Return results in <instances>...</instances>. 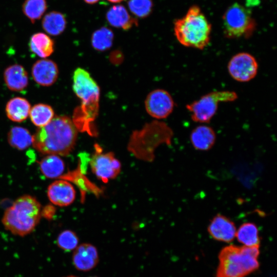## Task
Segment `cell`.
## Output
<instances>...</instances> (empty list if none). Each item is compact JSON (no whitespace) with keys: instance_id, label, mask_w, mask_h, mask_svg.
Wrapping results in <instances>:
<instances>
[{"instance_id":"1","label":"cell","mask_w":277,"mask_h":277,"mask_svg":"<svg viewBox=\"0 0 277 277\" xmlns=\"http://www.w3.org/2000/svg\"><path fill=\"white\" fill-rule=\"evenodd\" d=\"M77 130L66 116H55L46 126L38 127L32 135V145L43 154L68 155L73 149Z\"/></svg>"},{"instance_id":"2","label":"cell","mask_w":277,"mask_h":277,"mask_svg":"<svg viewBox=\"0 0 277 277\" xmlns=\"http://www.w3.org/2000/svg\"><path fill=\"white\" fill-rule=\"evenodd\" d=\"M174 32L182 45L203 50L210 42L211 25L200 8L194 5L175 21Z\"/></svg>"},{"instance_id":"3","label":"cell","mask_w":277,"mask_h":277,"mask_svg":"<svg viewBox=\"0 0 277 277\" xmlns=\"http://www.w3.org/2000/svg\"><path fill=\"white\" fill-rule=\"evenodd\" d=\"M42 216V207L33 196L25 195L16 200L5 211L2 223L12 234L24 236L38 224Z\"/></svg>"},{"instance_id":"4","label":"cell","mask_w":277,"mask_h":277,"mask_svg":"<svg viewBox=\"0 0 277 277\" xmlns=\"http://www.w3.org/2000/svg\"><path fill=\"white\" fill-rule=\"evenodd\" d=\"M258 246L229 245L221 250L216 277H245L259 267Z\"/></svg>"},{"instance_id":"5","label":"cell","mask_w":277,"mask_h":277,"mask_svg":"<svg viewBox=\"0 0 277 277\" xmlns=\"http://www.w3.org/2000/svg\"><path fill=\"white\" fill-rule=\"evenodd\" d=\"M172 136L173 131L166 124L154 121L133 132L128 148L137 158L152 161L155 149L161 144L169 145Z\"/></svg>"},{"instance_id":"6","label":"cell","mask_w":277,"mask_h":277,"mask_svg":"<svg viewBox=\"0 0 277 277\" xmlns=\"http://www.w3.org/2000/svg\"><path fill=\"white\" fill-rule=\"evenodd\" d=\"M73 90L81 100L77 109L82 114L95 117L98 114L100 88L96 82L86 70L77 68L73 75Z\"/></svg>"},{"instance_id":"7","label":"cell","mask_w":277,"mask_h":277,"mask_svg":"<svg viewBox=\"0 0 277 277\" xmlns=\"http://www.w3.org/2000/svg\"><path fill=\"white\" fill-rule=\"evenodd\" d=\"M222 19L224 35L229 39L249 38L256 26L251 11L238 3L227 8Z\"/></svg>"},{"instance_id":"8","label":"cell","mask_w":277,"mask_h":277,"mask_svg":"<svg viewBox=\"0 0 277 277\" xmlns=\"http://www.w3.org/2000/svg\"><path fill=\"white\" fill-rule=\"evenodd\" d=\"M238 97V95L235 91H214L187 104L186 107L194 122L207 124L210 122L216 113L220 103L233 102Z\"/></svg>"},{"instance_id":"9","label":"cell","mask_w":277,"mask_h":277,"mask_svg":"<svg viewBox=\"0 0 277 277\" xmlns=\"http://www.w3.org/2000/svg\"><path fill=\"white\" fill-rule=\"evenodd\" d=\"M92 172L104 183L115 178L121 170L120 162L113 152H103L102 147L94 145V152L90 160Z\"/></svg>"},{"instance_id":"10","label":"cell","mask_w":277,"mask_h":277,"mask_svg":"<svg viewBox=\"0 0 277 277\" xmlns=\"http://www.w3.org/2000/svg\"><path fill=\"white\" fill-rule=\"evenodd\" d=\"M227 69L233 79L240 82H247L256 75L259 65L252 55L243 52L235 54L230 58Z\"/></svg>"},{"instance_id":"11","label":"cell","mask_w":277,"mask_h":277,"mask_svg":"<svg viewBox=\"0 0 277 277\" xmlns=\"http://www.w3.org/2000/svg\"><path fill=\"white\" fill-rule=\"evenodd\" d=\"M145 105L146 111L150 115L157 119H163L172 112L174 102L168 91L158 89L148 94Z\"/></svg>"},{"instance_id":"12","label":"cell","mask_w":277,"mask_h":277,"mask_svg":"<svg viewBox=\"0 0 277 277\" xmlns=\"http://www.w3.org/2000/svg\"><path fill=\"white\" fill-rule=\"evenodd\" d=\"M207 230L213 239L228 243L234 239L236 228L234 223L230 219L217 213L210 221Z\"/></svg>"},{"instance_id":"13","label":"cell","mask_w":277,"mask_h":277,"mask_svg":"<svg viewBox=\"0 0 277 277\" xmlns=\"http://www.w3.org/2000/svg\"><path fill=\"white\" fill-rule=\"evenodd\" d=\"M47 195L54 205L67 206L75 200V190L69 182L64 180H57L48 186Z\"/></svg>"},{"instance_id":"14","label":"cell","mask_w":277,"mask_h":277,"mask_svg":"<svg viewBox=\"0 0 277 277\" xmlns=\"http://www.w3.org/2000/svg\"><path fill=\"white\" fill-rule=\"evenodd\" d=\"M99 261L98 251L96 247L89 243L77 246L72 255V263L76 269L83 271L94 268Z\"/></svg>"},{"instance_id":"15","label":"cell","mask_w":277,"mask_h":277,"mask_svg":"<svg viewBox=\"0 0 277 277\" xmlns=\"http://www.w3.org/2000/svg\"><path fill=\"white\" fill-rule=\"evenodd\" d=\"M32 75L34 81L43 86H50L56 81L58 69L56 64L49 59L37 61L33 65Z\"/></svg>"},{"instance_id":"16","label":"cell","mask_w":277,"mask_h":277,"mask_svg":"<svg viewBox=\"0 0 277 277\" xmlns=\"http://www.w3.org/2000/svg\"><path fill=\"white\" fill-rule=\"evenodd\" d=\"M216 134L213 129L206 125L196 126L191 132L190 140L193 147L199 151L211 149L216 141Z\"/></svg>"},{"instance_id":"17","label":"cell","mask_w":277,"mask_h":277,"mask_svg":"<svg viewBox=\"0 0 277 277\" xmlns=\"http://www.w3.org/2000/svg\"><path fill=\"white\" fill-rule=\"evenodd\" d=\"M4 79L8 88L13 91H21L28 85V73L19 64L7 67L4 72Z\"/></svg>"},{"instance_id":"18","label":"cell","mask_w":277,"mask_h":277,"mask_svg":"<svg viewBox=\"0 0 277 277\" xmlns=\"http://www.w3.org/2000/svg\"><path fill=\"white\" fill-rule=\"evenodd\" d=\"M106 19L112 26L124 30H128L137 24V20L122 5H115L110 8L107 12Z\"/></svg>"},{"instance_id":"19","label":"cell","mask_w":277,"mask_h":277,"mask_svg":"<svg viewBox=\"0 0 277 277\" xmlns=\"http://www.w3.org/2000/svg\"><path fill=\"white\" fill-rule=\"evenodd\" d=\"M30 109V104L27 100L15 97L7 102L5 110L7 117L11 121L20 123L29 116Z\"/></svg>"},{"instance_id":"20","label":"cell","mask_w":277,"mask_h":277,"mask_svg":"<svg viewBox=\"0 0 277 277\" xmlns=\"http://www.w3.org/2000/svg\"><path fill=\"white\" fill-rule=\"evenodd\" d=\"M42 26L47 34L57 36L65 31L67 26L66 18L61 12L50 11L43 16Z\"/></svg>"},{"instance_id":"21","label":"cell","mask_w":277,"mask_h":277,"mask_svg":"<svg viewBox=\"0 0 277 277\" xmlns=\"http://www.w3.org/2000/svg\"><path fill=\"white\" fill-rule=\"evenodd\" d=\"M29 45L31 51L42 58L49 56L54 51L53 40L43 32L33 34L30 37Z\"/></svg>"},{"instance_id":"22","label":"cell","mask_w":277,"mask_h":277,"mask_svg":"<svg viewBox=\"0 0 277 277\" xmlns=\"http://www.w3.org/2000/svg\"><path fill=\"white\" fill-rule=\"evenodd\" d=\"M60 179L71 182L74 183L80 189L82 194V199L84 200L86 192H91L95 194L99 195L101 193V190L92 183L83 174L78 168L72 171H69L67 174L62 175Z\"/></svg>"},{"instance_id":"23","label":"cell","mask_w":277,"mask_h":277,"mask_svg":"<svg viewBox=\"0 0 277 277\" xmlns=\"http://www.w3.org/2000/svg\"><path fill=\"white\" fill-rule=\"evenodd\" d=\"M39 165L42 173L49 179L60 178L65 169L62 159L54 154L48 155L44 157L39 162Z\"/></svg>"},{"instance_id":"24","label":"cell","mask_w":277,"mask_h":277,"mask_svg":"<svg viewBox=\"0 0 277 277\" xmlns=\"http://www.w3.org/2000/svg\"><path fill=\"white\" fill-rule=\"evenodd\" d=\"M238 241L247 247H260V238L256 225L252 222L242 224L236 230Z\"/></svg>"},{"instance_id":"25","label":"cell","mask_w":277,"mask_h":277,"mask_svg":"<svg viewBox=\"0 0 277 277\" xmlns=\"http://www.w3.org/2000/svg\"><path fill=\"white\" fill-rule=\"evenodd\" d=\"M7 139L10 146L18 150H23L32 144V135L28 129L15 126L9 131Z\"/></svg>"},{"instance_id":"26","label":"cell","mask_w":277,"mask_h":277,"mask_svg":"<svg viewBox=\"0 0 277 277\" xmlns=\"http://www.w3.org/2000/svg\"><path fill=\"white\" fill-rule=\"evenodd\" d=\"M47 0H25L22 6L24 15L32 23L41 19L47 9Z\"/></svg>"},{"instance_id":"27","label":"cell","mask_w":277,"mask_h":277,"mask_svg":"<svg viewBox=\"0 0 277 277\" xmlns=\"http://www.w3.org/2000/svg\"><path fill=\"white\" fill-rule=\"evenodd\" d=\"M29 115L33 124L42 127L47 125L54 117V112L49 105L39 103L34 105L30 109Z\"/></svg>"},{"instance_id":"28","label":"cell","mask_w":277,"mask_h":277,"mask_svg":"<svg viewBox=\"0 0 277 277\" xmlns=\"http://www.w3.org/2000/svg\"><path fill=\"white\" fill-rule=\"evenodd\" d=\"M114 34L111 29L103 27L95 30L91 37V44L94 49L98 51H104L112 45Z\"/></svg>"},{"instance_id":"29","label":"cell","mask_w":277,"mask_h":277,"mask_svg":"<svg viewBox=\"0 0 277 277\" xmlns=\"http://www.w3.org/2000/svg\"><path fill=\"white\" fill-rule=\"evenodd\" d=\"M128 6L131 12L138 18H145L152 11V0H129Z\"/></svg>"},{"instance_id":"30","label":"cell","mask_w":277,"mask_h":277,"mask_svg":"<svg viewBox=\"0 0 277 277\" xmlns=\"http://www.w3.org/2000/svg\"><path fill=\"white\" fill-rule=\"evenodd\" d=\"M58 247L66 251L75 249L78 246V238L76 233L70 230L61 232L57 238Z\"/></svg>"},{"instance_id":"31","label":"cell","mask_w":277,"mask_h":277,"mask_svg":"<svg viewBox=\"0 0 277 277\" xmlns=\"http://www.w3.org/2000/svg\"><path fill=\"white\" fill-rule=\"evenodd\" d=\"M48 211H42V215H43L44 217L48 219H52L53 214L55 212V209L52 206L47 207L46 208Z\"/></svg>"},{"instance_id":"32","label":"cell","mask_w":277,"mask_h":277,"mask_svg":"<svg viewBox=\"0 0 277 277\" xmlns=\"http://www.w3.org/2000/svg\"><path fill=\"white\" fill-rule=\"evenodd\" d=\"M100 0H84V1L88 4H94L98 2Z\"/></svg>"},{"instance_id":"33","label":"cell","mask_w":277,"mask_h":277,"mask_svg":"<svg viewBox=\"0 0 277 277\" xmlns=\"http://www.w3.org/2000/svg\"><path fill=\"white\" fill-rule=\"evenodd\" d=\"M107 1L111 3H116L121 2L123 1L124 0H107Z\"/></svg>"},{"instance_id":"34","label":"cell","mask_w":277,"mask_h":277,"mask_svg":"<svg viewBox=\"0 0 277 277\" xmlns=\"http://www.w3.org/2000/svg\"><path fill=\"white\" fill-rule=\"evenodd\" d=\"M65 277H78V276L73 275H68V276H65Z\"/></svg>"}]
</instances>
